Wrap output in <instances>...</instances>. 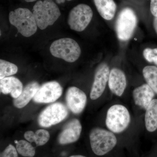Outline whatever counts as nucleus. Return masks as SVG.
Returning a JSON list of instances; mask_svg holds the SVG:
<instances>
[{"label":"nucleus","mask_w":157,"mask_h":157,"mask_svg":"<svg viewBox=\"0 0 157 157\" xmlns=\"http://www.w3.org/2000/svg\"><path fill=\"white\" fill-rule=\"evenodd\" d=\"M153 26L156 33L157 34V17H155L154 19Z\"/></svg>","instance_id":"obj_27"},{"label":"nucleus","mask_w":157,"mask_h":157,"mask_svg":"<svg viewBox=\"0 0 157 157\" xmlns=\"http://www.w3.org/2000/svg\"><path fill=\"white\" fill-rule=\"evenodd\" d=\"M91 147L94 153L104 155L112 150L117 143V139L112 132L104 129H93L90 134Z\"/></svg>","instance_id":"obj_3"},{"label":"nucleus","mask_w":157,"mask_h":157,"mask_svg":"<svg viewBox=\"0 0 157 157\" xmlns=\"http://www.w3.org/2000/svg\"><path fill=\"white\" fill-rule=\"evenodd\" d=\"M35 132L33 131H29L25 132V133L24 137L25 138V140L28 141L30 143H34L35 141Z\"/></svg>","instance_id":"obj_25"},{"label":"nucleus","mask_w":157,"mask_h":157,"mask_svg":"<svg viewBox=\"0 0 157 157\" xmlns=\"http://www.w3.org/2000/svg\"><path fill=\"white\" fill-rule=\"evenodd\" d=\"M69 157H86L84 156L81 155H74L70 156Z\"/></svg>","instance_id":"obj_29"},{"label":"nucleus","mask_w":157,"mask_h":157,"mask_svg":"<svg viewBox=\"0 0 157 157\" xmlns=\"http://www.w3.org/2000/svg\"><path fill=\"white\" fill-rule=\"evenodd\" d=\"M93 16V11L89 6L79 4L70 11L68 17V25L71 29L82 32L89 25Z\"/></svg>","instance_id":"obj_8"},{"label":"nucleus","mask_w":157,"mask_h":157,"mask_svg":"<svg viewBox=\"0 0 157 157\" xmlns=\"http://www.w3.org/2000/svg\"><path fill=\"white\" fill-rule=\"evenodd\" d=\"M137 23V17L135 11L129 8L122 9L120 12L116 23V31L118 38L122 41L129 40L134 33Z\"/></svg>","instance_id":"obj_5"},{"label":"nucleus","mask_w":157,"mask_h":157,"mask_svg":"<svg viewBox=\"0 0 157 157\" xmlns=\"http://www.w3.org/2000/svg\"><path fill=\"white\" fill-rule=\"evenodd\" d=\"M133 98L137 106L146 109L155 96V92L147 84L136 88L133 91Z\"/></svg>","instance_id":"obj_14"},{"label":"nucleus","mask_w":157,"mask_h":157,"mask_svg":"<svg viewBox=\"0 0 157 157\" xmlns=\"http://www.w3.org/2000/svg\"><path fill=\"white\" fill-rule=\"evenodd\" d=\"M17 152L25 157H33L36 155V149L27 140H15Z\"/></svg>","instance_id":"obj_20"},{"label":"nucleus","mask_w":157,"mask_h":157,"mask_svg":"<svg viewBox=\"0 0 157 157\" xmlns=\"http://www.w3.org/2000/svg\"><path fill=\"white\" fill-rule=\"evenodd\" d=\"M23 85L18 78L14 76H9L0 80V90L4 94H10L11 97L16 99L22 93Z\"/></svg>","instance_id":"obj_15"},{"label":"nucleus","mask_w":157,"mask_h":157,"mask_svg":"<svg viewBox=\"0 0 157 157\" xmlns=\"http://www.w3.org/2000/svg\"><path fill=\"white\" fill-rule=\"evenodd\" d=\"M143 74L144 79L150 87L157 94V67L155 66H146L144 68Z\"/></svg>","instance_id":"obj_19"},{"label":"nucleus","mask_w":157,"mask_h":157,"mask_svg":"<svg viewBox=\"0 0 157 157\" xmlns=\"http://www.w3.org/2000/svg\"><path fill=\"white\" fill-rule=\"evenodd\" d=\"M108 86L111 92L116 95L120 97L126 86L125 75L121 70L114 68L109 73Z\"/></svg>","instance_id":"obj_13"},{"label":"nucleus","mask_w":157,"mask_h":157,"mask_svg":"<svg viewBox=\"0 0 157 157\" xmlns=\"http://www.w3.org/2000/svg\"><path fill=\"white\" fill-rule=\"evenodd\" d=\"M49 132L45 129H39L37 130L35 134V141L37 146L45 145L50 139Z\"/></svg>","instance_id":"obj_22"},{"label":"nucleus","mask_w":157,"mask_h":157,"mask_svg":"<svg viewBox=\"0 0 157 157\" xmlns=\"http://www.w3.org/2000/svg\"><path fill=\"white\" fill-rule=\"evenodd\" d=\"M40 86L38 82L32 81L29 83L23 90L21 94L13 100L14 107L17 108H23L33 99L39 90Z\"/></svg>","instance_id":"obj_16"},{"label":"nucleus","mask_w":157,"mask_h":157,"mask_svg":"<svg viewBox=\"0 0 157 157\" xmlns=\"http://www.w3.org/2000/svg\"><path fill=\"white\" fill-rule=\"evenodd\" d=\"M63 88L56 81L45 82L40 86L33 100L39 104H48L57 101L61 96Z\"/></svg>","instance_id":"obj_9"},{"label":"nucleus","mask_w":157,"mask_h":157,"mask_svg":"<svg viewBox=\"0 0 157 157\" xmlns=\"http://www.w3.org/2000/svg\"><path fill=\"white\" fill-rule=\"evenodd\" d=\"M82 127L77 119L71 120L65 125L58 137V142L61 145L74 143L78 140L81 135Z\"/></svg>","instance_id":"obj_12"},{"label":"nucleus","mask_w":157,"mask_h":157,"mask_svg":"<svg viewBox=\"0 0 157 157\" xmlns=\"http://www.w3.org/2000/svg\"><path fill=\"white\" fill-rule=\"evenodd\" d=\"M38 27L44 30L53 25L61 15L59 9L52 0L39 1L33 8Z\"/></svg>","instance_id":"obj_1"},{"label":"nucleus","mask_w":157,"mask_h":157,"mask_svg":"<svg viewBox=\"0 0 157 157\" xmlns=\"http://www.w3.org/2000/svg\"><path fill=\"white\" fill-rule=\"evenodd\" d=\"M109 67L107 64L103 63L98 66L90 93L91 99L96 100L102 95L109 79Z\"/></svg>","instance_id":"obj_10"},{"label":"nucleus","mask_w":157,"mask_h":157,"mask_svg":"<svg viewBox=\"0 0 157 157\" xmlns=\"http://www.w3.org/2000/svg\"><path fill=\"white\" fill-rule=\"evenodd\" d=\"M10 23L23 36L29 37L36 33L38 28L33 13L29 9L18 8L9 13Z\"/></svg>","instance_id":"obj_2"},{"label":"nucleus","mask_w":157,"mask_h":157,"mask_svg":"<svg viewBox=\"0 0 157 157\" xmlns=\"http://www.w3.org/2000/svg\"><path fill=\"white\" fill-rule=\"evenodd\" d=\"M145 124L148 132H155L157 129V99L151 101L146 109Z\"/></svg>","instance_id":"obj_18"},{"label":"nucleus","mask_w":157,"mask_h":157,"mask_svg":"<svg viewBox=\"0 0 157 157\" xmlns=\"http://www.w3.org/2000/svg\"><path fill=\"white\" fill-rule=\"evenodd\" d=\"M53 56L62 59L68 63L76 61L80 56L81 50L77 42L71 38H62L54 41L50 47Z\"/></svg>","instance_id":"obj_4"},{"label":"nucleus","mask_w":157,"mask_h":157,"mask_svg":"<svg viewBox=\"0 0 157 157\" xmlns=\"http://www.w3.org/2000/svg\"><path fill=\"white\" fill-rule=\"evenodd\" d=\"M68 113V109L63 104L54 103L42 110L38 117V123L43 128H49L63 121Z\"/></svg>","instance_id":"obj_7"},{"label":"nucleus","mask_w":157,"mask_h":157,"mask_svg":"<svg viewBox=\"0 0 157 157\" xmlns=\"http://www.w3.org/2000/svg\"><path fill=\"white\" fill-rule=\"evenodd\" d=\"M56 2L58 3V4H61V3H64L66 1H71L72 0H56Z\"/></svg>","instance_id":"obj_28"},{"label":"nucleus","mask_w":157,"mask_h":157,"mask_svg":"<svg viewBox=\"0 0 157 157\" xmlns=\"http://www.w3.org/2000/svg\"><path fill=\"white\" fill-rule=\"evenodd\" d=\"M96 8L101 17L107 20L114 17L117 5L113 0H94Z\"/></svg>","instance_id":"obj_17"},{"label":"nucleus","mask_w":157,"mask_h":157,"mask_svg":"<svg viewBox=\"0 0 157 157\" xmlns=\"http://www.w3.org/2000/svg\"><path fill=\"white\" fill-rule=\"evenodd\" d=\"M17 70L16 65L2 59L0 60V79L16 74Z\"/></svg>","instance_id":"obj_21"},{"label":"nucleus","mask_w":157,"mask_h":157,"mask_svg":"<svg viewBox=\"0 0 157 157\" xmlns=\"http://www.w3.org/2000/svg\"><path fill=\"white\" fill-rule=\"evenodd\" d=\"M130 121L128 110L123 105H113L107 111L106 126L113 132L119 133L123 132L129 125Z\"/></svg>","instance_id":"obj_6"},{"label":"nucleus","mask_w":157,"mask_h":157,"mask_svg":"<svg viewBox=\"0 0 157 157\" xmlns=\"http://www.w3.org/2000/svg\"><path fill=\"white\" fill-rule=\"evenodd\" d=\"M143 56L147 61L150 63L154 62L157 65V48H145L143 51Z\"/></svg>","instance_id":"obj_23"},{"label":"nucleus","mask_w":157,"mask_h":157,"mask_svg":"<svg viewBox=\"0 0 157 157\" xmlns=\"http://www.w3.org/2000/svg\"><path fill=\"white\" fill-rule=\"evenodd\" d=\"M16 147L10 144L8 145L1 154V157H18Z\"/></svg>","instance_id":"obj_24"},{"label":"nucleus","mask_w":157,"mask_h":157,"mask_svg":"<svg viewBox=\"0 0 157 157\" xmlns=\"http://www.w3.org/2000/svg\"><path fill=\"white\" fill-rule=\"evenodd\" d=\"M66 100L69 109L74 114L81 113L86 104L87 97L85 93L75 86L68 88L66 95Z\"/></svg>","instance_id":"obj_11"},{"label":"nucleus","mask_w":157,"mask_h":157,"mask_svg":"<svg viewBox=\"0 0 157 157\" xmlns=\"http://www.w3.org/2000/svg\"><path fill=\"white\" fill-rule=\"evenodd\" d=\"M150 11L154 16L157 17V0H151Z\"/></svg>","instance_id":"obj_26"},{"label":"nucleus","mask_w":157,"mask_h":157,"mask_svg":"<svg viewBox=\"0 0 157 157\" xmlns=\"http://www.w3.org/2000/svg\"><path fill=\"white\" fill-rule=\"evenodd\" d=\"M25 1H26V2H35V1H36L37 0H25Z\"/></svg>","instance_id":"obj_30"}]
</instances>
